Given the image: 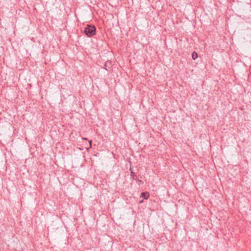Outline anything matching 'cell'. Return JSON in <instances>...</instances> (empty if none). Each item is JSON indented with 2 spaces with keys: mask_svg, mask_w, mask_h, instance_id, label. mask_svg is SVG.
Masks as SVG:
<instances>
[{
  "mask_svg": "<svg viewBox=\"0 0 251 251\" xmlns=\"http://www.w3.org/2000/svg\"><path fill=\"white\" fill-rule=\"evenodd\" d=\"M84 33L86 36L92 37L96 34V28L93 25H88L85 28Z\"/></svg>",
  "mask_w": 251,
  "mask_h": 251,
  "instance_id": "6da1fadb",
  "label": "cell"
},
{
  "mask_svg": "<svg viewBox=\"0 0 251 251\" xmlns=\"http://www.w3.org/2000/svg\"><path fill=\"white\" fill-rule=\"evenodd\" d=\"M149 196H150V194H149V193L147 192H145L142 193L141 194V197L144 198V199L147 200L148 199V198H149Z\"/></svg>",
  "mask_w": 251,
  "mask_h": 251,
  "instance_id": "7a4b0ae2",
  "label": "cell"
},
{
  "mask_svg": "<svg viewBox=\"0 0 251 251\" xmlns=\"http://www.w3.org/2000/svg\"><path fill=\"white\" fill-rule=\"evenodd\" d=\"M192 57L194 60H196V59H198V55L196 52H194L192 54Z\"/></svg>",
  "mask_w": 251,
  "mask_h": 251,
  "instance_id": "3957f363",
  "label": "cell"
}]
</instances>
